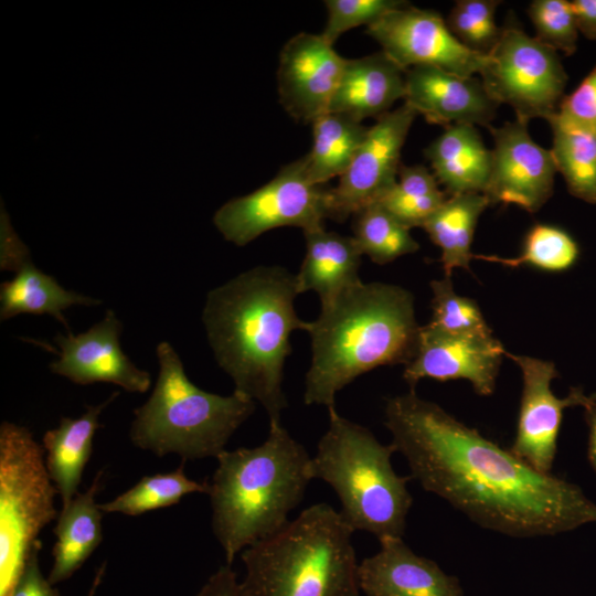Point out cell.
<instances>
[{"label":"cell","mask_w":596,"mask_h":596,"mask_svg":"<svg viewBox=\"0 0 596 596\" xmlns=\"http://www.w3.org/2000/svg\"><path fill=\"white\" fill-rule=\"evenodd\" d=\"M123 323L114 312L106 310L102 320L84 332L58 333L57 359L50 371L77 385L97 382L111 383L130 393H145L151 385V375L125 354L120 344Z\"/></svg>","instance_id":"2e32d148"},{"label":"cell","mask_w":596,"mask_h":596,"mask_svg":"<svg viewBox=\"0 0 596 596\" xmlns=\"http://www.w3.org/2000/svg\"><path fill=\"white\" fill-rule=\"evenodd\" d=\"M105 567L106 565L103 564L99 570L97 571L96 575H95V578H94V582H93V585H92V588L88 593L87 596H94L95 595V592L97 589V587L100 585L102 583V579H103V576H104V573H105Z\"/></svg>","instance_id":"7bdbcfd3"},{"label":"cell","mask_w":596,"mask_h":596,"mask_svg":"<svg viewBox=\"0 0 596 596\" xmlns=\"http://www.w3.org/2000/svg\"><path fill=\"white\" fill-rule=\"evenodd\" d=\"M352 528L320 502L243 550L244 596H359Z\"/></svg>","instance_id":"5b68a950"},{"label":"cell","mask_w":596,"mask_h":596,"mask_svg":"<svg viewBox=\"0 0 596 596\" xmlns=\"http://www.w3.org/2000/svg\"><path fill=\"white\" fill-rule=\"evenodd\" d=\"M385 426L411 477L485 529L513 538L596 523L579 487L541 472L415 390L386 400Z\"/></svg>","instance_id":"6da1fadb"},{"label":"cell","mask_w":596,"mask_h":596,"mask_svg":"<svg viewBox=\"0 0 596 596\" xmlns=\"http://www.w3.org/2000/svg\"><path fill=\"white\" fill-rule=\"evenodd\" d=\"M365 33L405 72L429 65L469 77L480 74L487 61L455 38L438 12L408 2L366 26Z\"/></svg>","instance_id":"8fae6325"},{"label":"cell","mask_w":596,"mask_h":596,"mask_svg":"<svg viewBox=\"0 0 596 596\" xmlns=\"http://www.w3.org/2000/svg\"><path fill=\"white\" fill-rule=\"evenodd\" d=\"M499 3L496 0H459L447 17V26L468 50L488 55L502 34V28L494 20Z\"/></svg>","instance_id":"836d02e7"},{"label":"cell","mask_w":596,"mask_h":596,"mask_svg":"<svg viewBox=\"0 0 596 596\" xmlns=\"http://www.w3.org/2000/svg\"><path fill=\"white\" fill-rule=\"evenodd\" d=\"M32 260L30 251L14 232L10 219L3 207L0 217V268L17 272Z\"/></svg>","instance_id":"f35d334b"},{"label":"cell","mask_w":596,"mask_h":596,"mask_svg":"<svg viewBox=\"0 0 596 596\" xmlns=\"http://www.w3.org/2000/svg\"><path fill=\"white\" fill-rule=\"evenodd\" d=\"M347 58L320 34L300 32L279 54V103L296 121L312 124L330 109Z\"/></svg>","instance_id":"9a60e30c"},{"label":"cell","mask_w":596,"mask_h":596,"mask_svg":"<svg viewBox=\"0 0 596 596\" xmlns=\"http://www.w3.org/2000/svg\"><path fill=\"white\" fill-rule=\"evenodd\" d=\"M579 256L576 241L563 228L535 224L528 232L519 256L473 254L472 258L507 267L531 266L544 272H565L573 267Z\"/></svg>","instance_id":"1f68e13d"},{"label":"cell","mask_w":596,"mask_h":596,"mask_svg":"<svg viewBox=\"0 0 596 596\" xmlns=\"http://www.w3.org/2000/svg\"><path fill=\"white\" fill-rule=\"evenodd\" d=\"M196 596H244L232 565H222L201 587Z\"/></svg>","instance_id":"ab89813d"},{"label":"cell","mask_w":596,"mask_h":596,"mask_svg":"<svg viewBox=\"0 0 596 596\" xmlns=\"http://www.w3.org/2000/svg\"><path fill=\"white\" fill-rule=\"evenodd\" d=\"M156 355L159 373L148 400L134 411L131 443L158 457L216 458L256 403L235 392L220 395L196 386L168 341L157 345Z\"/></svg>","instance_id":"8992f818"},{"label":"cell","mask_w":596,"mask_h":596,"mask_svg":"<svg viewBox=\"0 0 596 596\" xmlns=\"http://www.w3.org/2000/svg\"><path fill=\"white\" fill-rule=\"evenodd\" d=\"M296 275L278 265L256 266L211 289L202 310L207 343L235 393L259 403L269 424L288 406L283 389L290 337L306 331L297 315Z\"/></svg>","instance_id":"7a4b0ae2"},{"label":"cell","mask_w":596,"mask_h":596,"mask_svg":"<svg viewBox=\"0 0 596 596\" xmlns=\"http://www.w3.org/2000/svg\"><path fill=\"white\" fill-rule=\"evenodd\" d=\"M570 2L578 32L588 40H596V0H573Z\"/></svg>","instance_id":"60d3db41"},{"label":"cell","mask_w":596,"mask_h":596,"mask_svg":"<svg viewBox=\"0 0 596 596\" xmlns=\"http://www.w3.org/2000/svg\"><path fill=\"white\" fill-rule=\"evenodd\" d=\"M207 481L189 478L184 461L177 469L142 477L127 491L110 501L99 503L103 513L137 517L149 511L178 504L191 493H207Z\"/></svg>","instance_id":"83f0119b"},{"label":"cell","mask_w":596,"mask_h":596,"mask_svg":"<svg viewBox=\"0 0 596 596\" xmlns=\"http://www.w3.org/2000/svg\"><path fill=\"white\" fill-rule=\"evenodd\" d=\"M328 413V429L311 457L312 479L334 490L339 512L353 531L369 532L380 542L403 539L413 504L407 489L412 477L394 471V446L381 444L369 428L341 416L336 406Z\"/></svg>","instance_id":"52a82bcc"},{"label":"cell","mask_w":596,"mask_h":596,"mask_svg":"<svg viewBox=\"0 0 596 596\" xmlns=\"http://www.w3.org/2000/svg\"><path fill=\"white\" fill-rule=\"evenodd\" d=\"M102 300L68 290L51 275L39 269L32 260L0 285L1 321L18 315H49L70 331L64 310L74 306L95 307Z\"/></svg>","instance_id":"d4e9b609"},{"label":"cell","mask_w":596,"mask_h":596,"mask_svg":"<svg viewBox=\"0 0 596 596\" xmlns=\"http://www.w3.org/2000/svg\"><path fill=\"white\" fill-rule=\"evenodd\" d=\"M207 481L212 530L227 565L283 529L312 480L311 457L281 423L269 424L263 444L223 450Z\"/></svg>","instance_id":"277c9868"},{"label":"cell","mask_w":596,"mask_h":596,"mask_svg":"<svg viewBox=\"0 0 596 596\" xmlns=\"http://www.w3.org/2000/svg\"><path fill=\"white\" fill-rule=\"evenodd\" d=\"M447 198L425 166L402 163L396 183L377 202L411 230L422 227Z\"/></svg>","instance_id":"f546056e"},{"label":"cell","mask_w":596,"mask_h":596,"mask_svg":"<svg viewBox=\"0 0 596 596\" xmlns=\"http://www.w3.org/2000/svg\"><path fill=\"white\" fill-rule=\"evenodd\" d=\"M312 147L305 155L310 181L318 185L341 177L361 147L369 127L328 111L312 121Z\"/></svg>","instance_id":"4316f807"},{"label":"cell","mask_w":596,"mask_h":596,"mask_svg":"<svg viewBox=\"0 0 596 596\" xmlns=\"http://www.w3.org/2000/svg\"><path fill=\"white\" fill-rule=\"evenodd\" d=\"M328 190L310 181L306 157L284 166L266 184L224 203L213 223L224 240L245 246L278 227L302 232L322 227L328 219Z\"/></svg>","instance_id":"30bf717a"},{"label":"cell","mask_w":596,"mask_h":596,"mask_svg":"<svg viewBox=\"0 0 596 596\" xmlns=\"http://www.w3.org/2000/svg\"><path fill=\"white\" fill-rule=\"evenodd\" d=\"M45 450L25 426H0V596H9L41 531L57 518Z\"/></svg>","instance_id":"ba28073f"},{"label":"cell","mask_w":596,"mask_h":596,"mask_svg":"<svg viewBox=\"0 0 596 596\" xmlns=\"http://www.w3.org/2000/svg\"><path fill=\"white\" fill-rule=\"evenodd\" d=\"M304 236L306 252L295 274L299 294L313 291L324 304L362 281L359 272L363 254L352 235L322 226L304 232Z\"/></svg>","instance_id":"44dd1931"},{"label":"cell","mask_w":596,"mask_h":596,"mask_svg":"<svg viewBox=\"0 0 596 596\" xmlns=\"http://www.w3.org/2000/svg\"><path fill=\"white\" fill-rule=\"evenodd\" d=\"M494 147L485 195L493 203L515 204L528 212L539 211L552 196L557 172L550 149L538 145L528 124L514 120L489 127Z\"/></svg>","instance_id":"4fadbf2b"},{"label":"cell","mask_w":596,"mask_h":596,"mask_svg":"<svg viewBox=\"0 0 596 596\" xmlns=\"http://www.w3.org/2000/svg\"><path fill=\"white\" fill-rule=\"evenodd\" d=\"M417 115L404 103L369 127L349 168L328 190V219L345 221L396 183L402 148Z\"/></svg>","instance_id":"7c38bea8"},{"label":"cell","mask_w":596,"mask_h":596,"mask_svg":"<svg viewBox=\"0 0 596 596\" xmlns=\"http://www.w3.org/2000/svg\"><path fill=\"white\" fill-rule=\"evenodd\" d=\"M596 135V65L574 92L563 97L547 123Z\"/></svg>","instance_id":"8d00e7d4"},{"label":"cell","mask_w":596,"mask_h":596,"mask_svg":"<svg viewBox=\"0 0 596 596\" xmlns=\"http://www.w3.org/2000/svg\"><path fill=\"white\" fill-rule=\"evenodd\" d=\"M380 544L377 553L359 564L360 589L365 596H464L456 576L413 552L403 539Z\"/></svg>","instance_id":"d6986e66"},{"label":"cell","mask_w":596,"mask_h":596,"mask_svg":"<svg viewBox=\"0 0 596 596\" xmlns=\"http://www.w3.org/2000/svg\"><path fill=\"white\" fill-rule=\"evenodd\" d=\"M421 327L414 296L392 284L360 281L321 304L306 329L311 362L305 404L336 406L338 392L362 374L384 365H407L416 354Z\"/></svg>","instance_id":"3957f363"},{"label":"cell","mask_w":596,"mask_h":596,"mask_svg":"<svg viewBox=\"0 0 596 596\" xmlns=\"http://www.w3.org/2000/svg\"><path fill=\"white\" fill-rule=\"evenodd\" d=\"M528 15L535 29V39L547 47L572 55L577 47L578 29L566 0H534Z\"/></svg>","instance_id":"e575fe53"},{"label":"cell","mask_w":596,"mask_h":596,"mask_svg":"<svg viewBox=\"0 0 596 596\" xmlns=\"http://www.w3.org/2000/svg\"><path fill=\"white\" fill-rule=\"evenodd\" d=\"M118 394L114 392L103 403L87 406L78 417H62L56 427L45 432L42 438L45 465L61 497L62 507L79 493L83 472L93 453L94 437L100 427L99 416Z\"/></svg>","instance_id":"603a6c76"},{"label":"cell","mask_w":596,"mask_h":596,"mask_svg":"<svg viewBox=\"0 0 596 596\" xmlns=\"http://www.w3.org/2000/svg\"><path fill=\"white\" fill-rule=\"evenodd\" d=\"M104 471L92 485L62 507L54 526L53 565L47 576L52 585L68 579L103 541V511L96 501L103 486Z\"/></svg>","instance_id":"cb8c5ba5"},{"label":"cell","mask_w":596,"mask_h":596,"mask_svg":"<svg viewBox=\"0 0 596 596\" xmlns=\"http://www.w3.org/2000/svg\"><path fill=\"white\" fill-rule=\"evenodd\" d=\"M405 71L384 52L347 58L343 73L329 111L362 123L380 118L393 104L404 99Z\"/></svg>","instance_id":"ffe728a7"},{"label":"cell","mask_w":596,"mask_h":596,"mask_svg":"<svg viewBox=\"0 0 596 596\" xmlns=\"http://www.w3.org/2000/svg\"><path fill=\"white\" fill-rule=\"evenodd\" d=\"M352 217V236L361 253L375 264H389L419 248L411 230L379 202L362 207Z\"/></svg>","instance_id":"f1b7e54d"},{"label":"cell","mask_w":596,"mask_h":596,"mask_svg":"<svg viewBox=\"0 0 596 596\" xmlns=\"http://www.w3.org/2000/svg\"><path fill=\"white\" fill-rule=\"evenodd\" d=\"M433 316L427 326L447 334H492L477 302L455 292L450 277L430 281Z\"/></svg>","instance_id":"d6a6232c"},{"label":"cell","mask_w":596,"mask_h":596,"mask_svg":"<svg viewBox=\"0 0 596 596\" xmlns=\"http://www.w3.org/2000/svg\"><path fill=\"white\" fill-rule=\"evenodd\" d=\"M504 355L519 366L523 380L517 434L510 450L532 468L550 473L563 411L582 406L586 395L581 387H572L565 398L556 397L551 383L557 371L551 361L507 351Z\"/></svg>","instance_id":"5bb4252c"},{"label":"cell","mask_w":596,"mask_h":596,"mask_svg":"<svg viewBox=\"0 0 596 596\" xmlns=\"http://www.w3.org/2000/svg\"><path fill=\"white\" fill-rule=\"evenodd\" d=\"M425 157L448 196L485 193L492 153L485 146L475 125L455 124L445 127L425 149Z\"/></svg>","instance_id":"7402d4cb"},{"label":"cell","mask_w":596,"mask_h":596,"mask_svg":"<svg viewBox=\"0 0 596 596\" xmlns=\"http://www.w3.org/2000/svg\"><path fill=\"white\" fill-rule=\"evenodd\" d=\"M480 78L497 104H507L523 123L551 119L564 97L567 74L556 51L515 25L487 55Z\"/></svg>","instance_id":"9c48e42d"},{"label":"cell","mask_w":596,"mask_h":596,"mask_svg":"<svg viewBox=\"0 0 596 596\" xmlns=\"http://www.w3.org/2000/svg\"><path fill=\"white\" fill-rule=\"evenodd\" d=\"M404 103L427 123L444 127L471 124L489 128L499 106L481 78L459 76L429 65L405 72Z\"/></svg>","instance_id":"ac0fdd59"},{"label":"cell","mask_w":596,"mask_h":596,"mask_svg":"<svg viewBox=\"0 0 596 596\" xmlns=\"http://www.w3.org/2000/svg\"><path fill=\"white\" fill-rule=\"evenodd\" d=\"M586 422L589 427L588 459L596 471V393L585 396L583 405Z\"/></svg>","instance_id":"b9f144b4"},{"label":"cell","mask_w":596,"mask_h":596,"mask_svg":"<svg viewBox=\"0 0 596 596\" xmlns=\"http://www.w3.org/2000/svg\"><path fill=\"white\" fill-rule=\"evenodd\" d=\"M503 345L493 337L447 334L427 324L421 327L415 356L405 365L403 379L411 390L423 379L467 380L475 392L491 395L496 389Z\"/></svg>","instance_id":"e0dca14e"},{"label":"cell","mask_w":596,"mask_h":596,"mask_svg":"<svg viewBox=\"0 0 596 596\" xmlns=\"http://www.w3.org/2000/svg\"><path fill=\"white\" fill-rule=\"evenodd\" d=\"M553 131L551 153L568 192L596 204V135L549 123Z\"/></svg>","instance_id":"4dcf8cb0"},{"label":"cell","mask_w":596,"mask_h":596,"mask_svg":"<svg viewBox=\"0 0 596 596\" xmlns=\"http://www.w3.org/2000/svg\"><path fill=\"white\" fill-rule=\"evenodd\" d=\"M489 205L490 201L481 193L451 195L423 224L422 228L441 251L445 276L450 277L455 268L470 272L473 233L479 216Z\"/></svg>","instance_id":"484cf974"},{"label":"cell","mask_w":596,"mask_h":596,"mask_svg":"<svg viewBox=\"0 0 596 596\" xmlns=\"http://www.w3.org/2000/svg\"><path fill=\"white\" fill-rule=\"evenodd\" d=\"M42 541H38L32 550L17 583L9 596H60L40 567Z\"/></svg>","instance_id":"74e56055"},{"label":"cell","mask_w":596,"mask_h":596,"mask_svg":"<svg viewBox=\"0 0 596 596\" xmlns=\"http://www.w3.org/2000/svg\"><path fill=\"white\" fill-rule=\"evenodd\" d=\"M405 3L401 0H326L328 19L320 35L333 45L347 31L360 25L369 26Z\"/></svg>","instance_id":"d590c367"}]
</instances>
